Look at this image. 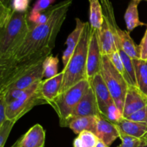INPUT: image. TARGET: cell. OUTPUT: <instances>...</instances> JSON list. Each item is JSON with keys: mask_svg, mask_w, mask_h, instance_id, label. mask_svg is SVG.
<instances>
[{"mask_svg": "<svg viewBox=\"0 0 147 147\" xmlns=\"http://www.w3.org/2000/svg\"><path fill=\"white\" fill-rule=\"evenodd\" d=\"M98 138L94 133L84 131L80 133L73 141V147H96Z\"/></svg>", "mask_w": 147, "mask_h": 147, "instance_id": "24", "label": "cell"}, {"mask_svg": "<svg viewBox=\"0 0 147 147\" xmlns=\"http://www.w3.org/2000/svg\"><path fill=\"white\" fill-rule=\"evenodd\" d=\"M127 119L134 121L144 122L147 123V106L132 114Z\"/></svg>", "mask_w": 147, "mask_h": 147, "instance_id": "35", "label": "cell"}, {"mask_svg": "<svg viewBox=\"0 0 147 147\" xmlns=\"http://www.w3.org/2000/svg\"><path fill=\"white\" fill-rule=\"evenodd\" d=\"M63 80V71L62 70L57 76L42 80L40 86V90L42 98L47 104L54 100L59 95Z\"/></svg>", "mask_w": 147, "mask_h": 147, "instance_id": "14", "label": "cell"}, {"mask_svg": "<svg viewBox=\"0 0 147 147\" xmlns=\"http://www.w3.org/2000/svg\"><path fill=\"white\" fill-rule=\"evenodd\" d=\"M134 1H142V0H134Z\"/></svg>", "mask_w": 147, "mask_h": 147, "instance_id": "42", "label": "cell"}, {"mask_svg": "<svg viewBox=\"0 0 147 147\" xmlns=\"http://www.w3.org/2000/svg\"><path fill=\"white\" fill-rule=\"evenodd\" d=\"M139 59L147 60V29L139 45Z\"/></svg>", "mask_w": 147, "mask_h": 147, "instance_id": "36", "label": "cell"}, {"mask_svg": "<svg viewBox=\"0 0 147 147\" xmlns=\"http://www.w3.org/2000/svg\"><path fill=\"white\" fill-rule=\"evenodd\" d=\"M11 0H0V7H11Z\"/></svg>", "mask_w": 147, "mask_h": 147, "instance_id": "39", "label": "cell"}, {"mask_svg": "<svg viewBox=\"0 0 147 147\" xmlns=\"http://www.w3.org/2000/svg\"><path fill=\"white\" fill-rule=\"evenodd\" d=\"M102 118L115 124V123H118L121 120H122L123 119V113L119 110L116 103H113L106 108L104 115Z\"/></svg>", "mask_w": 147, "mask_h": 147, "instance_id": "27", "label": "cell"}, {"mask_svg": "<svg viewBox=\"0 0 147 147\" xmlns=\"http://www.w3.org/2000/svg\"><path fill=\"white\" fill-rule=\"evenodd\" d=\"M119 138L121 140V144L117 147H138L140 143L139 139L126 136V135L120 134Z\"/></svg>", "mask_w": 147, "mask_h": 147, "instance_id": "34", "label": "cell"}, {"mask_svg": "<svg viewBox=\"0 0 147 147\" xmlns=\"http://www.w3.org/2000/svg\"><path fill=\"white\" fill-rule=\"evenodd\" d=\"M28 16V11H13L9 20L0 27V63L8 60L24 41L31 28Z\"/></svg>", "mask_w": 147, "mask_h": 147, "instance_id": "2", "label": "cell"}, {"mask_svg": "<svg viewBox=\"0 0 147 147\" xmlns=\"http://www.w3.org/2000/svg\"><path fill=\"white\" fill-rule=\"evenodd\" d=\"M100 73L115 103L123 113L125 98L129 84L106 55H103Z\"/></svg>", "mask_w": 147, "mask_h": 147, "instance_id": "6", "label": "cell"}, {"mask_svg": "<svg viewBox=\"0 0 147 147\" xmlns=\"http://www.w3.org/2000/svg\"><path fill=\"white\" fill-rule=\"evenodd\" d=\"M119 134L131 136L136 139H142L147 134V123L144 122L134 121L123 118L115 123Z\"/></svg>", "mask_w": 147, "mask_h": 147, "instance_id": "16", "label": "cell"}, {"mask_svg": "<svg viewBox=\"0 0 147 147\" xmlns=\"http://www.w3.org/2000/svg\"><path fill=\"white\" fill-rule=\"evenodd\" d=\"M118 51H119V54H120L122 61H123V65H124L125 69H126V72H127L128 75H129V77L130 78L131 82V84L137 87L136 80V73H135L134 65L133 63V59H131L129 55H127L121 47L118 48Z\"/></svg>", "mask_w": 147, "mask_h": 147, "instance_id": "26", "label": "cell"}, {"mask_svg": "<svg viewBox=\"0 0 147 147\" xmlns=\"http://www.w3.org/2000/svg\"><path fill=\"white\" fill-rule=\"evenodd\" d=\"M96 147H109V146H108L107 144H106L104 142H102L101 140H99V139H98V143H97V144H96Z\"/></svg>", "mask_w": 147, "mask_h": 147, "instance_id": "40", "label": "cell"}, {"mask_svg": "<svg viewBox=\"0 0 147 147\" xmlns=\"http://www.w3.org/2000/svg\"><path fill=\"white\" fill-rule=\"evenodd\" d=\"M147 106V96L136 86L129 85L123 105V116L127 119Z\"/></svg>", "mask_w": 147, "mask_h": 147, "instance_id": "10", "label": "cell"}, {"mask_svg": "<svg viewBox=\"0 0 147 147\" xmlns=\"http://www.w3.org/2000/svg\"><path fill=\"white\" fill-rule=\"evenodd\" d=\"M90 23L86 22L80 42L63 71V80L59 94L64 93L79 82L88 79L87 59L90 37Z\"/></svg>", "mask_w": 147, "mask_h": 147, "instance_id": "3", "label": "cell"}, {"mask_svg": "<svg viewBox=\"0 0 147 147\" xmlns=\"http://www.w3.org/2000/svg\"><path fill=\"white\" fill-rule=\"evenodd\" d=\"M89 23L92 29L99 30L103 22V13L100 0H88Z\"/></svg>", "mask_w": 147, "mask_h": 147, "instance_id": "22", "label": "cell"}, {"mask_svg": "<svg viewBox=\"0 0 147 147\" xmlns=\"http://www.w3.org/2000/svg\"><path fill=\"white\" fill-rule=\"evenodd\" d=\"M55 1V0H37L30 13L35 14V13H40L46 11L53 7V4H54Z\"/></svg>", "mask_w": 147, "mask_h": 147, "instance_id": "31", "label": "cell"}, {"mask_svg": "<svg viewBox=\"0 0 147 147\" xmlns=\"http://www.w3.org/2000/svg\"><path fill=\"white\" fill-rule=\"evenodd\" d=\"M108 57H109V60H111L112 64L113 65V66H114L116 68V70L123 76V77L124 78L125 80L127 81V83H129V85H132L130 78H129V75H128L127 72H126V69H125L124 67V65H123V61H122V59L121 57L119 51L114 52V53H113L112 54L108 55ZM132 86H133V85H132Z\"/></svg>", "mask_w": 147, "mask_h": 147, "instance_id": "28", "label": "cell"}, {"mask_svg": "<svg viewBox=\"0 0 147 147\" xmlns=\"http://www.w3.org/2000/svg\"><path fill=\"white\" fill-rule=\"evenodd\" d=\"M97 116H100V113H99L94 90L90 85L89 88L82 98L81 100L76 106L72 116L71 121L75 118L78 117Z\"/></svg>", "mask_w": 147, "mask_h": 147, "instance_id": "11", "label": "cell"}, {"mask_svg": "<svg viewBox=\"0 0 147 147\" xmlns=\"http://www.w3.org/2000/svg\"><path fill=\"white\" fill-rule=\"evenodd\" d=\"M95 134L108 146H111L118 138L119 132L115 124L111 123L101 116H96V127Z\"/></svg>", "mask_w": 147, "mask_h": 147, "instance_id": "12", "label": "cell"}, {"mask_svg": "<svg viewBox=\"0 0 147 147\" xmlns=\"http://www.w3.org/2000/svg\"><path fill=\"white\" fill-rule=\"evenodd\" d=\"M90 86V80L85 79L64 93L59 94L50 102V105L57 114L61 127H68L76 106L81 100Z\"/></svg>", "mask_w": 147, "mask_h": 147, "instance_id": "4", "label": "cell"}, {"mask_svg": "<svg viewBox=\"0 0 147 147\" xmlns=\"http://www.w3.org/2000/svg\"><path fill=\"white\" fill-rule=\"evenodd\" d=\"M88 80H90V85L94 90L100 116L103 117L106 110V108L109 105L115 103V102L103 77H102L101 73L96 75L91 79H88Z\"/></svg>", "mask_w": 147, "mask_h": 147, "instance_id": "9", "label": "cell"}, {"mask_svg": "<svg viewBox=\"0 0 147 147\" xmlns=\"http://www.w3.org/2000/svg\"><path fill=\"white\" fill-rule=\"evenodd\" d=\"M97 31L102 55L108 56L114 52L118 51L116 44V37L104 18L101 28Z\"/></svg>", "mask_w": 147, "mask_h": 147, "instance_id": "15", "label": "cell"}, {"mask_svg": "<svg viewBox=\"0 0 147 147\" xmlns=\"http://www.w3.org/2000/svg\"><path fill=\"white\" fill-rule=\"evenodd\" d=\"M59 59L53 55H49L43 62V76L45 79L51 78L58 74Z\"/></svg>", "mask_w": 147, "mask_h": 147, "instance_id": "25", "label": "cell"}, {"mask_svg": "<svg viewBox=\"0 0 147 147\" xmlns=\"http://www.w3.org/2000/svg\"><path fill=\"white\" fill-rule=\"evenodd\" d=\"M138 147H147V134L140 139V143Z\"/></svg>", "mask_w": 147, "mask_h": 147, "instance_id": "38", "label": "cell"}, {"mask_svg": "<svg viewBox=\"0 0 147 147\" xmlns=\"http://www.w3.org/2000/svg\"><path fill=\"white\" fill-rule=\"evenodd\" d=\"M45 131L39 123L30 128L27 133L20 137V147H44Z\"/></svg>", "mask_w": 147, "mask_h": 147, "instance_id": "18", "label": "cell"}, {"mask_svg": "<svg viewBox=\"0 0 147 147\" xmlns=\"http://www.w3.org/2000/svg\"><path fill=\"white\" fill-rule=\"evenodd\" d=\"M16 122V121L7 119L2 124L0 125V147H4L10 132Z\"/></svg>", "mask_w": 147, "mask_h": 147, "instance_id": "29", "label": "cell"}, {"mask_svg": "<svg viewBox=\"0 0 147 147\" xmlns=\"http://www.w3.org/2000/svg\"><path fill=\"white\" fill-rule=\"evenodd\" d=\"M7 103L3 94H0V125L2 124L7 120L6 111H7Z\"/></svg>", "mask_w": 147, "mask_h": 147, "instance_id": "37", "label": "cell"}, {"mask_svg": "<svg viewBox=\"0 0 147 147\" xmlns=\"http://www.w3.org/2000/svg\"><path fill=\"white\" fill-rule=\"evenodd\" d=\"M43 62L36 67H33L26 74H24V76L17 79L15 82L9 85L4 91L0 92V93H4L9 89L12 88L24 90L36 82L39 81V80H42L43 78H44L43 76Z\"/></svg>", "mask_w": 147, "mask_h": 147, "instance_id": "17", "label": "cell"}, {"mask_svg": "<svg viewBox=\"0 0 147 147\" xmlns=\"http://www.w3.org/2000/svg\"><path fill=\"white\" fill-rule=\"evenodd\" d=\"M73 0H64L49 9L50 15L47 22L31 28L20 47L8 60L1 62L0 65L18 61L34 54L46 47L54 48L56 37L65 20Z\"/></svg>", "mask_w": 147, "mask_h": 147, "instance_id": "1", "label": "cell"}, {"mask_svg": "<svg viewBox=\"0 0 147 147\" xmlns=\"http://www.w3.org/2000/svg\"><path fill=\"white\" fill-rule=\"evenodd\" d=\"M76 27H75L74 30L69 34L65 42L66 48L65 51L63 52V57H62L64 66L67 65L69 60L73 56L75 50L77 48L79 42H80V37H81L82 33H83L86 24V22H84L79 18H76Z\"/></svg>", "mask_w": 147, "mask_h": 147, "instance_id": "13", "label": "cell"}, {"mask_svg": "<svg viewBox=\"0 0 147 147\" xmlns=\"http://www.w3.org/2000/svg\"><path fill=\"white\" fill-rule=\"evenodd\" d=\"M137 88L147 96V60L133 59Z\"/></svg>", "mask_w": 147, "mask_h": 147, "instance_id": "23", "label": "cell"}, {"mask_svg": "<svg viewBox=\"0 0 147 147\" xmlns=\"http://www.w3.org/2000/svg\"><path fill=\"white\" fill-rule=\"evenodd\" d=\"M20 138L18 139V140L16 141L15 143H14L11 147H20Z\"/></svg>", "mask_w": 147, "mask_h": 147, "instance_id": "41", "label": "cell"}, {"mask_svg": "<svg viewBox=\"0 0 147 147\" xmlns=\"http://www.w3.org/2000/svg\"><path fill=\"white\" fill-rule=\"evenodd\" d=\"M25 90V89H24ZM24 90H20V89H9L7 91L4 93H0V94H3L5 98L7 105L13 103L16 100L19 98L24 93Z\"/></svg>", "mask_w": 147, "mask_h": 147, "instance_id": "32", "label": "cell"}, {"mask_svg": "<svg viewBox=\"0 0 147 147\" xmlns=\"http://www.w3.org/2000/svg\"><path fill=\"white\" fill-rule=\"evenodd\" d=\"M42 80H39L24 90L17 100L7 105L6 116L9 120L17 121L34 106L47 104L40 93V86Z\"/></svg>", "mask_w": 147, "mask_h": 147, "instance_id": "7", "label": "cell"}, {"mask_svg": "<svg viewBox=\"0 0 147 147\" xmlns=\"http://www.w3.org/2000/svg\"><path fill=\"white\" fill-rule=\"evenodd\" d=\"M140 1L131 0L128 5L124 14V20L126 28L129 32L133 31L135 28L141 26H144L146 24L139 20L138 5Z\"/></svg>", "mask_w": 147, "mask_h": 147, "instance_id": "20", "label": "cell"}, {"mask_svg": "<svg viewBox=\"0 0 147 147\" xmlns=\"http://www.w3.org/2000/svg\"><path fill=\"white\" fill-rule=\"evenodd\" d=\"M53 50L51 47H46L18 61L0 65V92L4 91L9 85L42 63L51 55Z\"/></svg>", "mask_w": 147, "mask_h": 147, "instance_id": "5", "label": "cell"}, {"mask_svg": "<svg viewBox=\"0 0 147 147\" xmlns=\"http://www.w3.org/2000/svg\"><path fill=\"white\" fill-rule=\"evenodd\" d=\"M49 15H50L49 9L42 11V12L35 13V14L29 13L28 20L32 25H42L47 22L49 19Z\"/></svg>", "mask_w": 147, "mask_h": 147, "instance_id": "30", "label": "cell"}, {"mask_svg": "<svg viewBox=\"0 0 147 147\" xmlns=\"http://www.w3.org/2000/svg\"><path fill=\"white\" fill-rule=\"evenodd\" d=\"M118 38L120 42L121 48L131 59L139 58V46L136 45L128 31L122 30L119 28L117 32Z\"/></svg>", "mask_w": 147, "mask_h": 147, "instance_id": "19", "label": "cell"}, {"mask_svg": "<svg viewBox=\"0 0 147 147\" xmlns=\"http://www.w3.org/2000/svg\"><path fill=\"white\" fill-rule=\"evenodd\" d=\"M90 37L89 41L87 59V77L91 79L101 72L103 55L100 51L98 37V31L90 27Z\"/></svg>", "mask_w": 147, "mask_h": 147, "instance_id": "8", "label": "cell"}, {"mask_svg": "<svg viewBox=\"0 0 147 147\" xmlns=\"http://www.w3.org/2000/svg\"><path fill=\"white\" fill-rule=\"evenodd\" d=\"M30 1L31 0H11V8L15 12H27Z\"/></svg>", "mask_w": 147, "mask_h": 147, "instance_id": "33", "label": "cell"}, {"mask_svg": "<svg viewBox=\"0 0 147 147\" xmlns=\"http://www.w3.org/2000/svg\"><path fill=\"white\" fill-rule=\"evenodd\" d=\"M68 127L76 134L84 131H89L95 134L96 127V116H83L73 119Z\"/></svg>", "mask_w": 147, "mask_h": 147, "instance_id": "21", "label": "cell"}]
</instances>
